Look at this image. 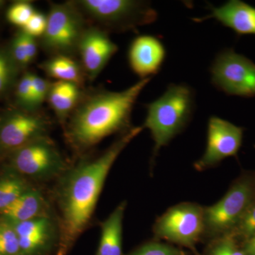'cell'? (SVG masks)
I'll return each instance as SVG.
<instances>
[{
	"mask_svg": "<svg viewBox=\"0 0 255 255\" xmlns=\"http://www.w3.org/2000/svg\"><path fill=\"white\" fill-rule=\"evenodd\" d=\"M131 128L97 158L84 159L58 178L54 200L59 243L55 255H68L91 221L106 179L122 151L142 131Z\"/></svg>",
	"mask_w": 255,
	"mask_h": 255,
	"instance_id": "cell-1",
	"label": "cell"
},
{
	"mask_svg": "<svg viewBox=\"0 0 255 255\" xmlns=\"http://www.w3.org/2000/svg\"><path fill=\"white\" fill-rule=\"evenodd\" d=\"M150 80L141 79L122 92L99 90L82 95L63 127L69 145L81 153L112 134L131 128L132 108Z\"/></svg>",
	"mask_w": 255,
	"mask_h": 255,
	"instance_id": "cell-2",
	"label": "cell"
},
{
	"mask_svg": "<svg viewBox=\"0 0 255 255\" xmlns=\"http://www.w3.org/2000/svg\"><path fill=\"white\" fill-rule=\"evenodd\" d=\"M194 107L193 90L187 85L175 84H171L163 95L146 106L147 116L142 127L150 130L155 155L185 128Z\"/></svg>",
	"mask_w": 255,
	"mask_h": 255,
	"instance_id": "cell-3",
	"label": "cell"
},
{
	"mask_svg": "<svg viewBox=\"0 0 255 255\" xmlns=\"http://www.w3.org/2000/svg\"><path fill=\"white\" fill-rule=\"evenodd\" d=\"M86 20L101 29L122 32L131 31L150 24L157 13L150 3L132 0H76L71 1Z\"/></svg>",
	"mask_w": 255,
	"mask_h": 255,
	"instance_id": "cell-4",
	"label": "cell"
},
{
	"mask_svg": "<svg viewBox=\"0 0 255 255\" xmlns=\"http://www.w3.org/2000/svg\"><path fill=\"white\" fill-rule=\"evenodd\" d=\"M255 201V172H243L221 200L204 207L202 241L231 234Z\"/></svg>",
	"mask_w": 255,
	"mask_h": 255,
	"instance_id": "cell-5",
	"label": "cell"
},
{
	"mask_svg": "<svg viewBox=\"0 0 255 255\" xmlns=\"http://www.w3.org/2000/svg\"><path fill=\"white\" fill-rule=\"evenodd\" d=\"M7 157V167L27 179H58L70 168L48 135L22 146Z\"/></svg>",
	"mask_w": 255,
	"mask_h": 255,
	"instance_id": "cell-6",
	"label": "cell"
},
{
	"mask_svg": "<svg viewBox=\"0 0 255 255\" xmlns=\"http://www.w3.org/2000/svg\"><path fill=\"white\" fill-rule=\"evenodd\" d=\"M86 21L71 1L51 4L46 30L41 38L43 50L52 55L73 57L78 53L80 40L87 28Z\"/></svg>",
	"mask_w": 255,
	"mask_h": 255,
	"instance_id": "cell-7",
	"label": "cell"
},
{
	"mask_svg": "<svg viewBox=\"0 0 255 255\" xmlns=\"http://www.w3.org/2000/svg\"><path fill=\"white\" fill-rule=\"evenodd\" d=\"M204 207L196 203L184 202L169 208L156 220L153 233L164 240L196 252V244L202 241Z\"/></svg>",
	"mask_w": 255,
	"mask_h": 255,
	"instance_id": "cell-8",
	"label": "cell"
},
{
	"mask_svg": "<svg viewBox=\"0 0 255 255\" xmlns=\"http://www.w3.org/2000/svg\"><path fill=\"white\" fill-rule=\"evenodd\" d=\"M211 81L216 88L229 95L255 96V64L233 49L223 50L211 68Z\"/></svg>",
	"mask_w": 255,
	"mask_h": 255,
	"instance_id": "cell-9",
	"label": "cell"
},
{
	"mask_svg": "<svg viewBox=\"0 0 255 255\" xmlns=\"http://www.w3.org/2000/svg\"><path fill=\"white\" fill-rule=\"evenodd\" d=\"M50 122L38 112L12 110L0 117V156H8L22 146L48 136Z\"/></svg>",
	"mask_w": 255,
	"mask_h": 255,
	"instance_id": "cell-10",
	"label": "cell"
},
{
	"mask_svg": "<svg viewBox=\"0 0 255 255\" xmlns=\"http://www.w3.org/2000/svg\"><path fill=\"white\" fill-rule=\"evenodd\" d=\"M207 134L205 152L195 163L199 171L214 167L223 159L237 155L243 141V128L213 117L209 121Z\"/></svg>",
	"mask_w": 255,
	"mask_h": 255,
	"instance_id": "cell-11",
	"label": "cell"
},
{
	"mask_svg": "<svg viewBox=\"0 0 255 255\" xmlns=\"http://www.w3.org/2000/svg\"><path fill=\"white\" fill-rule=\"evenodd\" d=\"M11 223L22 255H55L59 243V228L53 215Z\"/></svg>",
	"mask_w": 255,
	"mask_h": 255,
	"instance_id": "cell-12",
	"label": "cell"
},
{
	"mask_svg": "<svg viewBox=\"0 0 255 255\" xmlns=\"http://www.w3.org/2000/svg\"><path fill=\"white\" fill-rule=\"evenodd\" d=\"M118 49L107 32L96 26L87 27L80 40L78 50L87 78L95 80Z\"/></svg>",
	"mask_w": 255,
	"mask_h": 255,
	"instance_id": "cell-13",
	"label": "cell"
},
{
	"mask_svg": "<svg viewBox=\"0 0 255 255\" xmlns=\"http://www.w3.org/2000/svg\"><path fill=\"white\" fill-rule=\"evenodd\" d=\"M128 56L130 68L140 80L151 78L163 65L166 49L159 38L142 35L132 41Z\"/></svg>",
	"mask_w": 255,
	"mask_h": 255,
	"instance_id": "cell-14",
	"label": "cell"
},
{
	"mask_svg": "<svg viewBox=\"0 0 255 255\" xmlns=\"http://www.w3.org/2000/svg\"><path fill=\"white\" fill-rule=\"evenodd\" d=\"M211 13L204 17L193 18L201 22L214 18L238 35H255V7L240 0H231L219 7L209 6Z\"/></svg>",
	"mask_w": 255,
	"mask_h": 255,
	"instance_id": "cell-15",
	"label": "cell"
},
{
	"mask_svg": "<svg viewBox=\"0 0 255 255\" xmlns=\"http://www.w3.org/2000/svg\"><path fill=\"white\" fill-rule=\"evenodd\" d=\"M50 215L49 202L43 191L34 186L0 212V217L11 223L23 222Z\"/></svg>",
	"mask_w": 255,
	"mask_h": 255,
	"instance_id": "cell-16",
	"label": "cell"
},
{
	"mask_svg": "<svg viewBox=\"0 0 255 255\" xmlns=\"http://www.w3.org/2000/svg\"><path fill=\"white\" fill-rule=\"evenodd\" d=\"M82 95L81 87L76 84L63 81L51 83L47 101L63 127Z\"/></svg>",
	"mask_w": 255,
	"mask_h": 255,
	"instance_id": "cell-17",
	"label": "cell"
},
{
	"mask_svg": "<svg viewBox=\"0 0 255 255\" xmlns=\"http://www.w3.org/2000/svg\"><path fill=\"white\" fill-rule=\"evenodd\" d=\"M126 201L121 203L101 224V237L95 255H122L123 221Z\"/></svg>",
	"mask_w": 255,
	"mask_h": 255,
	"instance_id": "cell-18",
	"label": "cell"
},
{
	"mask_svg": "<svg viewBox=\"0 0 255 255\" xmlns=\"http://www.w3.org/2000/svg\"><path fill=\"white\" fill-rule=\"evenodd\" d=\"M42 69L51 78L58 81L72 82L82 87L85 81V72L81 63L68 55H52L49 59L40 65Z\"/></svg>",
	"mask_w": 255,
	"mask_h": 255,
	"instance_id": "cell-19",
	"label": "cell"
},
{
	"mask_svg": "<svg viewBox=\"0 0 255 255\" xmlns=\"http://www.w3.org/2000/svg\"><path fill=\"white\" fill-rule=\"evenodd\" d=\"M33 187L27 179L6 167L0 173V212Z\"/></svg>",
	"mask_w": 255,
	"mask_h": 255,
	"instance_id": "cell-20",
	"label": "cell"
},
{
	"mask_svg": "<svg viewBox=\"0 0 255 255\" xmlns=\"http://www.w3.org/2000/svg\"><path fill=\"white\" fill-rule=\"evenodd\" d=\"M0 255H22L14 226L0 217Z\"/></svg>",
	"mask_w": 255,
	"mask_h": 255,
	"instance_id": "cell-21",
	"label": "cell"
},
{
	"mask_svg": "<svg viewBox=\"0 0 255 255\" xmlns=\"http://www.w3.org/2000/svg\"><path fill=\"white\" fill-rule=\"evenodd\" d=\"M203 255H245L241 244L232 236H225L209 242Z\"/></svg>",
	"mask_w": 255,
	"mask_h": 255,
	"instance_id": "cell-22",
	"label": "cell"
},
{
	"mask_svg": "<svg viewBox=\"0 0 255 255\" xmlns=\"http://www.w3.org/2000/svg\"><path fill=\"white\" fill-rule=\"evenodd\" d=\"M18 70L9 51L0 50V95L7 91L12 85Z\"/></svg>",
	"mask_w": 255,
	"mask_h": 255,
	"instance_id": "cell-23",
	"label": "cell"
},
{
	"mask_svg": "<svg viewBox=\"0 0 255 255\" xmlns=\"http://www.w3.org/2000/svg\"><path fill=\"white\" fill-rule=\"evenodd\" d=\"M16 99L21 110L37 112L33 101L31 86V73L23 74L18 82L16 88Z\"/></svg>",
	"mask_w": 255,
	"mask_h": 255,
	"instance_id": "cell-24",
	"label": "cell"
},
{
	"mask_svg": "<svg viewBox=\"0 0 255 255\" xmlns=\"http://www.w3.org/2000/svg\"><path fill=\"white\" fill-rule=\"evenodd\" d=\"M255 233V201L248 209L239 223L229 234L238 242L244 243Z\"/></svg>",
	"mask_w": 255,
	"mask_h": 255,
	"instance_id": "cell-25",
	"label": "cell"
},
{
	"mask_svg": "<svg viewBox=\"0 0 255 255\" xmlns=\"http://www.w3.org/2000/svg\"><path fill=\"white\" fill-rule=\"evenodd\" d=\"M35 11L34 8L28 1H17L7 10L6 18L10 23L23 28Z\"/></svg>",
	"mask_w": 255,
	"mask_h": 255,
	"instance_id": "cell-26",
	"label": "cell"
},
{
	"mask_svg": "<svg viewBox=\"0 0 255 255\" xmlns=\"http://www.w3.org/2000/svg\"><path fill=\"white\" fill-rule=\"evenodd\" d=\"M127 255H186L179 248L157 241L149 242Z\"/></svg>",
	"mask_w": 255,
	"mask_h": 255,
	"instance_id": "cell-27",
	"label": "cell"
},
{
	"mask_svg": "<svg viewBox=\"0 0 255 255\" xmlns=\"http://www.w3.org/2000/svg\"><path fill=\"white\" fill-rule=\"evenodd\" d=\"M9 53L18 69L26 68L31 64L28 59L27 49L25 45L23 33L21 30L15 35L11 41Z\"/></svg>",
	"mask_w": 255,
	"mask_h": 255,
	"instance_id": "cell-28",
	"label": "cell"
},
{
	"mask_svg": "<svg viewBox=\"0 0 255 255\" xmlns=\"http://www.w3.org/2000/svg\"><path fill=\"white\" fill-rule=\"evenodd\" d=\"M51 83L46 80L31 73V86L35 107L38 111L43 102L47 100Z\"/></svg>",
	"mask_w": 255,
	"mask_h": 255,
	"instance_id": "cell-29",
	"label": "cell"
},
{
	"mask_svg": "<svg viewBox=\"0 0 255 255\" xmlns=\"http://www.w3.org/2000/svg\"><path fill=\"white\" fill-rule=\"evenodd\" d=\"M46 24L47 16L41 12L35 11L26 24L21 28V30L33 38H41L46 30Z\"/></svg>",
	"mask_w": 255,
	"mask_h": 255,
	"instance_id": "cell-30",
	"label": "cell"
},
{
	"mask_svg": "<svg viewBox=\"0 0 255 255\" xmlns=\"http://www.w3.org/2000/svg\"><path fill=\"white\" fill-rule=\"evenodd\" d=\"M245 255H255V233L241 244Z\"/></svg>",
	"mask_w": 255,
	"mask_h": 255,
	"instance_id": "cell-31",
	"label": "cell"
},
{
	"mask_svg": "<svg viewBox=\"0 0 255 255\" xmlns=\"http://www.w3.org/2000/svg\"><path fill=\"white\" fill-rule=\"evenodd\" d=\"M4 4V1H0V8L1 7V6H3V5Z\"/></svg>",
	"mask_w": 255,
	"mask_h": 255,
	"instance_id": "cell-32",
	"label": "cell"
}]
</instances>
